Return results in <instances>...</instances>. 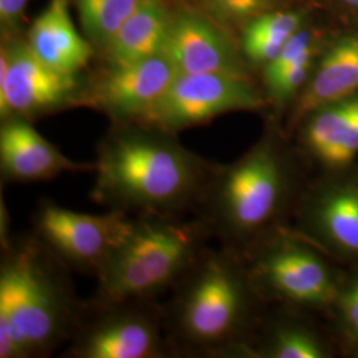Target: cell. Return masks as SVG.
I'll list each match as a JSON object with an SVG mask.
<instances>
[{"instance_id": "6da1fadb", "label": "cell", "mask_w": 358, "mask_h": 358, "mask_svg": "<svg viewBox=\"0 0 358 358\" xmlns=\"http://www.w3.org/2000/svg\"><path fill=\"white\" fill-rule=\"evenodd\" d=\"M92 196L109 210L178 215L201 205L214 176L208 162L152 125L112 131L97 149Z\"/></svg>"}, {"instance_id": "7a4b0ae2", "label": "cell", "mask_w": 358, "mask_h": 358, "mask_svg": "<svg viewBox=\"0 0 358 358\" xmlns=\"http://www.w3.org/2000/svg\"><path fill=\"white\" fill-rule=\"evenodd\" d=\"M3 248L0 358L48 353L76 332L81 320L80 308L60 269L64 264L38 238Z\"/></svg>"}, {"instance_id": "3957f363", "label": "cell", "mask_w": 358, "mask_h": 358, "mask_svg": "<svg viewBox=\"0 0 358 358\" xmlns=\"http://www.w3.org/2000/svg\"><path fill=\"white\" fill-rule=\"evenodd\" d=\"M208 226L177 215L131 217L96 276L92 307L152 300L177 282L205 252Z\"/></svg>"}, {"instance_id": "277c9868", "label": "cell", "mask_w": 358, "mask_h": 358, "mask_svg": "<svg viewBox=\"0 0 358 358\" xmlns=\"http://www.w3.org/2000/svg\"><path fill=\"white\" fill-rule=\"evenodd\" d=\"M243 307V282L229 259L205 251L177 282L165 315L170 346L208 353L235 332Z\"/></svg>"}, {"instance_id": "5b68a950", "label": "cell", "mask_w": 358, "mask_h": 358, "mask_svg": "<svg viewBox=\"0 0 358 358\" xmlns=\"http://www.w3.org/2000/svg\"><path fill=\"white\" fill-rule=\"evenodd\" d=\"M282 186L279 157L269 145H260L235 165L214 173L201 201L203 220L208 229L248 235L275 215Z\"/></svg>"}, {"instance_id": "8992f818", "label": "cell", "mask_w": 358, "mask_h": 358, "mask_svg": "<svg viewBox=\"0 0 358 358\" xmlns=\"http://www.w3.org/2000/svg\"><path fill=\"white\" fill-rule=\"evenodd\" d=\"M94 308L96 317L76 329L72 357L157 358L170 350L165 313L149 300Z\"/></svg>"}, {"instance_id": "52a82bcc", "label": "cell", "mask_w": 358, "mask_h": 358, "mask_svg": "<svg viewBox=\"0 0 358 358\" xmlns=\"http://www.w3.org/2000/svg\"><path fill=\"white\" fill-rule=\"evenodd\" d=\"M262 99L247 76L179 73L143 125L177 133L235 110H252Z\"/></svg>"}, {"instance_id": "ba28073f", "label": "cell", "mask_w": 358, "mask_h": 358, "mask_svg": "<svg viewBox=\"0 0 358 358\" xmlns=\"http://www.w3.org/2000/svg\"><path fill=\"white\" fill-rule=\"evenodd\" d=\"M130 220L129 214L117 210L85 214L45 201L35 214V231L65 267L97 273Z\"/></svg>"}, {"instance_id": "9c48e42d", "label": "cell", "mask_w": 358, "mask_h": 358, "mask_svg": "<svg viewBox=\"0 0 358 358\" xmlns=\"http://www.w3.org/2000/svg\"><path fill=\"white\" fill-rule=\"evenodd\" d=\"M76 75L60 72L41 62L27 43L1 48L0 115L27 118L59 109L76 99Z\"/></svg>"}, {"instance_id": "30bf717a", "label": "cell", "mask_w": 358, "mask_h": 358, "mask_svg": "<svg viewBox=\"0 0 358 358\" xmlns=\"http://www.w3.org/2000/svg\"><path fill=\"white\" fill-rule=\"evenodd\" d=\"M178 75L164 52L129 64L109 65L92 88L90 99L117 121L143 125Z\"/></svg>"}, {"instance_id": "8fae6325", "label": "cell", "mask_w": 358, "mask_h": 358, "mask_svg": "<svg viewBox=\"0 0 358 358\" xmlns=\"http://www.w3.org/2000/svg\"><path fill=\"white\" fill-rule=\"evenodd\" d=\"M0 170L7 182L32 183L56 178L64 173L94 170L93 164L68 158L45 140L27 118L8 117L0 128Z\"/></svg>"}, {"instance_id": "7c38bea8", "label": "cell", "mask_w": 358, "mask_h": 358, "mask_svg": "<svg viewBox=\"0 0 358 358\" xmlns=\"http://www.w3.org/2000/svg\"><path fill=\"white\" fill-rule=\"evenodd\" d=\"M164 53L179 73L244 75L230 41L205 17L194 13L173 16Z\"/></svg>"}, {"instance_id": "4fadbf2b", "label": "cell", "mask_w": 358, "mask_h": 358, "mask_svg": "<svg viewBox=\"0 0 358 358\" xmlns=\"http://www.w3.org/2000/svg\"><path fill=\"white\" fill-rule=\"evenodd\" d=\"M257 275L272 292L303 304H325L334 297L328 269L312 252L282 244L257 264Z\"/></svg>"}, {"instance_id": "5bb4252c", "label": "cell", "mask_w": 358, "mask_h": 358, "mask_svg": "<svg viewBox=\"0 0 358 358\" xmlns=\"http://www.w3.org/2000/svg\"><path fill=\"white\" fill-rule=\"evenodd\" d=\"M27 45L52 68L77 75L92 57V48L73 26L68 0H51L38 15L28 34Z\"/></svg>"}, {"instance_id": "9a60e30c", "label": "cell", "mask_w": 358, "mask_h": 358, "mask_svg": "<svg viewBox=\"0 0 358 358\" xmlns=\"http://www.w3.org/2000/svg\"><path fill=\"white\" fill-rule=\"evenodd\" d=\"M307 143L327 165L349 164L358 154V97L320 108L308 125Z\"/></svg>"}, {"instance_id": "2e32d148", "label": "cell", "mask_w": 358, "mask_h": 358, "mask_svg": "<svg viewBox=\"0 0 358 358\" xmlns=\"http://www.w3.org/2000/svg\"><path fill=\"white\" fill-rule=\"evenodd\" d=\"M171 19L161 0H142L105 47L109 65L129 64L161 53Z\"/></svg>"}, {"instance_id": "e0dca14e", "label": "cell", "mask_w": 358, "mask_h": 358, "mask_svg": "<svg viewBox=\"0 0 358 358\" xmlns=\"http://www.w3.org/2000/svg\"><path fill=\"white\" fill-rule=\"evenodd\" d=\"M358 90V38L338 41L327 56L309 84L300 113L319 110L322 106L348 99Z\"/></svg>"}, {"instance_id": "ac0fdd59", "label": "cell", "mask_w": 358, "mask_h": 358, "mask_svg": "<svg viewBox=\"0 0 358 358\" xmlns=\"http://www.w3.org/2000/svg\"><path fill=\"white\" fill-rule=\"evenodd\" d=\"M317 219L333 242L358 254V187L345 186L321 202Z\"/></svg>"}, {"instance_id": "d6986e66", "label": "cell", "mask_w": 358, "mask_h": 358, "mask_svg": "<svg viewBox=\"0 0 358 358\" xmlns=\"http://www.w3.org/2000/svg\"><path fill=\"white\" fill-rule=\"evenodd\" d=\"M142 0H75L81 24L94 43L106 47Z\"/></svg>"}, {"instance_id": "ffe728a7", "label": "cell", "mask_w": 358, "mask_h": 358, "mask_svg": "<svg viewBox=\"0 0 358 358\" xmlns=\"http://www.w3.org/2000/svg\"><path fill=\"white\" fill-rule=\"evenodd\" d=\"M268 353L275 358H321L324 350L320 344L299 328H282L269 341Z\"/></svg>"}, {"instance_id": "44dd1931", "label": "cell", "mask_w": 358, "mask_h": 358, "mask_svg": "<svg viewBox=\"0 0 358 358\" xmlns=\"http://www.w3.org/2000/svg\"><path fill=\"white\" fill-rule=\"evenodd\" d=\"M303 15L297 13H266L251 19L243 40L275 38L287 41L300 29Z\"/></svg>"}, {"instance_id": "7402d4cb", "label": "cell", "mask_w": 358, "mask_h": 358, "mask_svg": "<svg viewBox=\"0 0 358 358\" xmlns=\"http://www.w3.org/2000/svg\"><path fill=\"white\" fill-rule=\"evenodd\" d=\"M213 16L223 20L254 19L282 0H194Z\"/></svg>"}, {"instance_id": "603a6c76", "label": "cell", "mask_w": 358, "mask_h": 358, "mask_svg": "<svg viewBox=\"0 0 358 358\" xmlns=\"http://www.w3.org/2000/svg\"><path fill=\"white\" fill-rule=\"evenodd\" d=\"M313 51L315 50L307 52L303 57H300L294 64L287 68L279 76L275 77L273 80L267 83L269 96L276 103H285L301 88L309 73Z\"/></svg>"}, {"instance_id": "cb8c5ba5", "label": "cell", "mask_w": 358, "mask_h": 358, "mask_svg": "<svg viewBox=\"0 0 358 358\" xmlns=\"http://www.w3.org/2000/svg\"><path fill=\"white\" fill-rule=\"evenodd\" d=\"M310 50H313V45L309 32L299 29L294 36H291L285 43L280 53L266 66V83L279 76L287 68L294 64Z\"/></svg>"}, {"instance_id": "d4e9b609", "label": "cell", "mask_w": 358, "mask_h": 358, "mask_svg": "<svg viewBox=\"0 0 358 358\" xmlns=\"http://www.w3.org/2000/svg\"><path fill=\"white\" fill-rule=\"evenodd\" d=\"M28 0H0V22L6 29H16Z\"/></svg>"}, {"instance_id": "484cf974", "label": "cell", "mask_w": 358, "mask_h": 358, "mask_svg": "<svg viewBox=\"0 0 358 358\" xmlns=\"http://www.w3.org/2000/svg\"><path fill=\"white\" fill-rule=\"evenodd\" d=\"M341 307L344 310L348 322L358 331V288H352L341 300Z\"/></svg>"}, {"instance_id": "4316f807", "label": "cell", "mask_w": 358, "mask_h": 358, "mask_svg": "<svg viewBox=\"0 0 358 358\" xmlns=\"http://www.w3.org/2000/svg\"><path fill=\"white\" fill-rule=\"evenodd\" d=\"M344 3H346L348 6H350V7H355V8H358V0H343Z\"/></svg>"}, {"instance_id": "83f0119b", "label": "cell", "mask_w": 358, "mask_h": 358, "mask_svg": "<svg viewBox=\"0 0 358 358\" xmlns=\"http://www.w3.org/2000/svg\"><path fill=\"white\" fill-rule=\"evenodd\" d=\"M356 287H357V288H358V284H357V285H356Z\"/></svg>"}]
</instances>
